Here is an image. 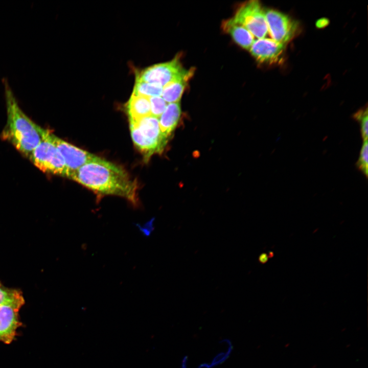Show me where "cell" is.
I'll use <instances>...</instances> for the list:
<instances>
[{"instance_id":"cell-1","label":"cell","mask_w":368,"mask_h":368,"mask_svg":"<svg viewBox=\"0 0 368 368\" xmlns=\"http://www.w3.org/2000/svg\"><path fill=\"white\" fill-rule=\"evenodd\" d=\"M84 187L103 195L123 197L135 205L137 185L122 167L96 156L69 177Z\"/></svg>"},{"instance_id":"cell-2","label":"cell","mask_w":368,"mask_h":368,"mask_svg":"<svg viewBox=\"0 0 368 368\" xmlns=\"http://www.w3.org/2000/svg\"><path fill=\"white\" fill-rule=\"evenodd\" d=\"M7 121L3 136L29 158L43 139L46 130L32 121L21 110L6 80H4Z\"/></svg>"},{"instance_id":"cell-3","label":"cell","mask_w":368,"mask_h":368,"mask_svg":"<svg viewBox=\"0 0 368 368\" xmlns=\"http://www.w3.org/2000/svg\"><path fill=\"white\" fill-rule=\"evenodd\" d=\"M130 127L132 141L145 160L154 153L163 152L168 140L161 133L158 118L150 116L130 122Z\"/></svg>"},{"instance_id":"cell-4","label":"cell","mask_w":368,"mask_h":368,"mask_svg":"<svg viewBox=\"0 0 368 368\" xmlns=\"http://www.w3.org/2000/svg\"><path fill=\"white\" fill-rule=\"evenodd\" d=\"M50 133L46 130L43 139L33 150L29 158L42 172L65 177L64 160L52 141Z\"/></svg>"},{"instance_id":"cell-5","label":"cell","mask_w":368,"mask_h":368,"mask_svg":"<svg viewBox=\"0 0 368 368\" xmlns=\"http://www.w3.org/2000/svg\"><path fill=\"white\" fill-rule=\"evenodd\" d=\"M183 68L175 57L172 60L150 66L139 73L136 79L158 85L163 88L168 84L193 72Z\"/></svg>"},{"instance_id":"cell-6","label":"cell","mask_w":368,"mask_h":368,"mask_svg":"<svg viewBox=\"0 0 368 368\" xmlns=\"http://www.w3.org/2000/svg\"><path fill=\"white\" fill-rule=\"evenodd\" d=\"M233 18L258 39L265 38L268 32L264 11L258 1L243 4Z\"/></svg>"},{"instance_id":"cell-7","label":"cell","mask_w":368,"mask_h":368,"mask_svg":"<svg viewBox=\"0 0 368 368\" xmlns=\"http://www.w3.org/2000/svg\"><path fill=\"white\" fill-rule=\"evenodd\" d=\"M268 31L274 40L285 44L294 36L297 23L288 15L278 11H264Z\"/></svg>"},{"instance_id":"cell-8","label":"cell","mask_w":368,"mask_h":368,"mask_svg":"<svg viewBox=\"0 0 368 368\" xmlns=\"http://www.w3.org/2000/svg\"><path fill=\"white\" fill-rule=\"evenodd\" d=\"M50 137L60 153L66 168V177L70 176L97 156L61 139L52 133Z\"/></svg>"},{"instance_id":"cell-9","label":"cell","mask_w":368,"mask_h":368,"mask_svg":"<svg viewBox=\"0 0 368 368\" xmlns=\"http://www.w3.org/2000/svg\"><path fill=\"white\" fill-rule=\"evenodd\" d=\"M285 47V44L272 39L263 38L255 40L249 51L258 61L271 63L278 60Z\"/></svg>"},{"instance_id":"cell-10","label":"cell","mask_w":368,"mask_h":368,"mask_svg":"<svg viewBox=\"0 0 368 368\" xmlns=\"http://www.w3.org/2000/svg\"><path fill=\"white\" fill-rule=\"evenodd\" d=\"M19 310L9 305L0 306V341L6 344L14 339L18 328L21 324L19 320Z\"/></svg>"},{"instance_id":"cell-11","label":"cell","mask_w":368,"mask_h":368,"mask_svg":"<svg viewBox=\"0 0 368 368\" xmlns=\"http://www.w3.org/2000/svg\"><path fill=\"white\" fill-rule=\"evenodd\" d=\"M181 109L179 102L168 103L158 119L162 135L168 140L180 119Z\"/></svg>"},{"instance_id":"cell-12","label":"cell","mask_w":368,"mask_h":368,"mask_svg":"<svg viewBox=\"0 0 368 368\" xmlns=\"http://www.w3.org/2000/svg\"><path fill=\"white\" fill-rule=\"evenodd\" d=\"M223 29L242 48L249 50L255 41L253 35L244 27L236 22L233 18L224 21Z\"/></svg>"},{"instance_id":"cell-13","label":"cell","mask_w":368,"mask_h":368,"mask_svg":"<svg viewBox=\"0 0 368 368\" xmlns=\"http://www.w3.org/2000/svg\"><path fill=\"white\" fill-rule=\"evenodd\" d=\"M126 110L130 122H135L151 116L150 97L132 94Z\"/></svg>"},{"instance_id":"cell-14","label":"cell","mask_w":368,"mask_h":368,"mask_svg":"<svg viewBox=\"0 0 368 368\" xmlns=\"http://www.w3.org/2000/svg\"><path fill=\"white\" fill-rule=\"evenodd\" d=\"M193 72L170 82L163 88L161 97L168 103L179 102Z\"/></svg>"},{"instance_id":"cell-15","label":"cell","mask_w":368,"mask_h":368,"mask_svg":"<svg viewBox=\"0 0 368 368\" xmlns=\"http://www.w3.org/2000/svg\"><path fill=\"white\" fill-rule=\"evenodd\" d=\"M24 304L25 300L20 291L6 287L0 283V306L9 305L19 310Z\"/></svg>"},{"instance_id":"cell-16","label":"cell","mask_w":368,"mask_h":368,"mask_svg":"<svg viewBox=\"0 0 368 368\" xmlns=\"http://www.w3.org/2000/svg\"><path fill=\"white\" fill-rule=\"evenodd\" d=\"M163 87L136 79L132 94L149 97L161 96Z\"/></svg>"},{"instance_id":"cell-17","label":"cell","mask_w":368,"mask_h":368,"mask_svg":"<svg viewBox=\"0 0 368 368\" xmlns=\"http://www.w3.org/2000/svg\"><path fill=\"white\" fill-rule=\"evenodd\" d=\"M367 140L363 141L359 153V158L356 163V167L366 177L368 174V146Z\"/></svg>"},{"instance_id":"cell-18","label":"cell","mask_w":368,"mask_h":368,"mask_svg":"<svg viewBox=\"0 0 368 368\" xmlns=\"http://www.w3.org/2000/svg\"><path fill=\"white\" fill-rule=\"evenodd\" d=\"M354 118L360 123V133L363 141L367 140L368 114L367 108L360 109L354 115Z\"/></svg>"},{"instance_id":"cell-19","label":"cell","mask_w":368,"mask_h":368,"mask_svg":"<svg viewBox=\"0 0 368 368\" xmlns=\"http://www.w3.org/2000/svg\"><path fill=\"white\" fill-rule=\"evenodd\" d=\"M150 103L151 116L158 119L168 104L161 96L150 97Z\"/></svg>"},{"instance_id":"cell-20","label":"cell","mask_w":368,"mask_h":368,"mask_svg":"<svg viewBox=\"0 0 368 368\" xmlns=\"http://www.w3.org/2000/svg\"><path fill=\"white\" fill-rule=\"evenodd\" d=\"M269 258V257L267 254L262 253L259 256L258 260L260 263L265 264L268 261Z\"/></svg>"},{"instance_id":"cell-21","label":"cell","mask_w":368,"mask_h":368,"mask_svg":"<svg viewBox=\"0 0 368 368\" xmlns=\"http://www.w3.org/2000/svg\"><path fill=\"white\" fill-rule=\"evenodd\" d=\"M328 20L325 18H321L317 21L316 26L318 28H323L327 25Z\"/></svg>"}]
</instances>
